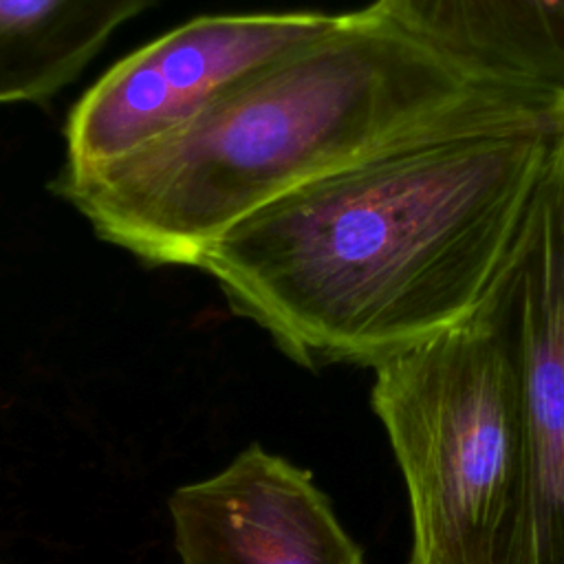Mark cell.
<instances>
[{
  "label": "cell",
  "mask_w": 564,
  "mask_h": 564,
  "mask_svg": "<svg viewBox=\"0 0 564 564\" xmlns=\"http://www.w3.org/2000/svg\"><path fill=\"white\" fill-rule=\"evenodd\" d=\"M509 275L467 319L375 366L372 410L410 498V564H494L520 445Z\"/></svg>",
  "instance_id": "3957f363"
},
{
  "label": "cell",
  "mask_w": 564,
  "mask_h": 564,
  "mask_svg": "<svg viewBox=\"0 0 564 564\" xmlns=\"http://www.w3.org/2000/svg\"><path fill=\"white\" fill-rule=\"evenodd\" d=\"M557 104H560V137H557V150H555V159H557V170H560V178H562V192H564V99H560Z\"/></svg>",
  "instance_id": "9c48e42d"
},
{
  "label": "cell",
  "mask_w": 564,
  "mask_h": 564,
  "mask_svg": "<svg viewBox=\"0 0 564 564\" xmlns=\"http://www.w3.org/2000/svg\"><path fill=\"white\" fill-rule=\"evenodd\" d=\"M167 509L181 564H364L313 476L258 443Z\"/></svg>",
  "instance_id": "8992f818"
},
{
  "label": "cell",
  "mask_w": 564,
  "mask_h": 564,
  "mask_svg": "<svg viewBox=\"0 0 564 564\" xmlns=\"http://www.w3.org/2000/svg\"><path fill=\"white\" fill-rule=\"evenodd\" d=\"M330 18L322 11L198 15L148 42L110 66L70 108L62 172L101 170L163 139Z\"/></svg>",
  "instance_id": "277c9868"
},
{
  "label": "cell",
  "mask_w": 564,
  "mask_h": 564,
  "mask_svg": "<svg viewBox=\"0 0 564 564\" xmlns=\"http://www.w3.org/2000/svg\"><path fill=\"white\" fill-rule=\"evenodd\" d=\"M478 88L375 4L220 90L192 119L51 189L150 267H198L231 227L467 104Z\"/></svg>",
  "instance_id": "7a4b0ae2"
},
{
  "label": "cell",
  "mask_w": 564,
  "mask_h": 564,
  "mask_svg": "<svg viewBox=\"0 0 564 564\" xmlns=\"http://www.w3.org/2000/svg\"><path fill=\"white\" fill-rule=\"evenodd\" d=\"M557 137V101L482 90L245 218L198 269L295 364L375 368L509 275Z\"/></svg>",
  "instance_id": "6da1fadb"
},
{
  "label": "cell",
  "mask_w": 564,
  "mask_h": 564,
  "mask_svg": "<svg viewBox=\"0 0 564 564\" xmlns=\"http://www.w3.org/2000/svg\"><path fill=\"white\" fill-rule=\"evenodd\" d=\"M478 88L564 99V0H375Z\"/></svg>",
  "instance_id": "52a82bcc"
},
{
  "label": "cell",
  "mask_w": 564,
  "mask_h": 564,
  "mask_svg": "<svg viewBox=\"0 0 564 564\" xmlns=\"http://www.w3.org/2000/svg\"><path fill=\"white\" fill-rule=\"evenodd\" d=\"M156 0H0V106L44 101Z\"/></svg>",
  "instance_id": "ba28073f"
},
{
  "label": "cell",
  "mask_w": 564,
  "mask_h": 564,
  "mask_svg": "<svg viewBox=\"0 0 564 564\" xmlns=\"http://www.w3.org/2000/svg\"><path fill=\"white\" fill-rule=\"evenodd\" d=\"M509 297L520 445L494 564H564V192L555 152L509 275Z\"/></svg>",
  "instance_id": "5b68a950"
}]
</instances>
